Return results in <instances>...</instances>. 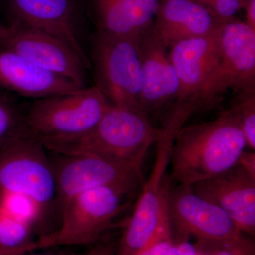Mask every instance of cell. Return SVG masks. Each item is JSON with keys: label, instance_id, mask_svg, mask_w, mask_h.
<instances>
[{"label": "cell", "instance_id": "obj_1", "mask_svg": "<svg viewBox=\"0 0 255 255\" xmlns=\"http://www.w3.org/2000/svg\"><path fill=\"white\" fill-rule=\"evenodd\" d=\"M247 143L236 110L221 112L213 120L182 126L170 152L171 181L192 186L219 175L238 163Z\"/></svg>", "mask_w": 255, "mask_h": 255}, {"label": "cell", "instance_id": "obj_2", "mask_svg": "<svg viewBox=\"0 0 255 255\" xmlns=\"http://www.w3.org/2000/svg\"><path fill=\"white\" fill-rule=\"evenodd\" d=\"M158 133L145 112L111 104L90 131L47 150L63 155L100 156L142 171L147 151Z\"/></svg>", "mask_w": 255, "mask_h": 255}, {"label": "cell", "instance_id": "obj_3", "mask_svg": "<svg viewBox=\"0 0 255 255\" xmlns=\"http://www.w3.org/2000/svg\"><path fill=\"white\" fill-rule=\"evenodd\" d=\"M111 103L96 85L73 93L35 100L23 112L26 137L45 148L90 131Z\"/></svg>", "mask_w": 255, "mask_h": 255}, {"label": "cell", "instance_id": "obj_4", "mask_svg": "<svg viewBox=\"0 0 255 255\" xmlns=\"http://www.w3.org/2000/svg\"><path fill=\"white\" fill-rule=\"evenodd\" d=\"M191 114V111L186 107H175L167 124L159 130L153 167L139 192L132 214L126 223L115 255H135L150 241L158 228L167 206L172 183L167 174L171 148L176 132Z\"/></svg>", "mask_w": 255, "mask_h": 255}, {"label": "cell", "instance_id": "obj_5", "mask_svg": "<svg viewBox=\"0 0 255 255\" xmlns=\"http://www.w3.org/2000/svg\"><path fill=\"white\" fill-rule=\"evenodd\" d=\"M127 191L111 187L95 188L74 196L64 208L54 232L37 238L31 251L61 246L95 243L113 228L134 199Z\"/></svg>", "mask_w": 255, "mask_h": 255}, {"label": "cell", "instance_id": "obj_6", "mask_svg": "<svg viewBox=\"0 0 255 255\" xmlns=\"http://www.w3.org/2000/svg\"><path fill=\"white\" fill-rule=\"evenodd\" d=\"M0 195L26 198L36 204L48 226H59L54 172L40 142L21 137L0 150Z\"/></svg>", "mask_w": 255, "mask_h": 255}, {"label": "cell", "instance_id": "obj_7", "mask_svg": "<svg viewBox=\"0 0 255 255\" xmlns=\"http://www.w3.org/2000/svg\"><path fill=\"white\" fill-rule=\"evenodd\" d=\"M255 90V31L234 19L221 26V53L209 78L187 105L194 112L218 105L230 90Z\"/></svg>", "mask_w": 255, "mask_h": 255}, {"label": "cell", "instance_id": "obj_8", "mask_svg": "<svg viewBox=\"0 0 255 255\" xmlns=\"http://www.w3.org/2000/svg\"><path fill=\"white\" fill-rule=\"evenodd\" d=\"M139 38L96 33L91 62L96 86L112 105L140 110L142 73Z\"/></svg>", "mask_w": 255, "mask_h": 255}, {"label": "cell", "instance_id": "obj_9", "mask_svg": "<svg viewBox=\"0 0 255 255\" xmlns=\"http://www.w3.org/2000/svg\"><path fill=\"white\" fill-rule=\"evenodd\" d=\"M50 152L51 154L48 155L56 182L59 221L66 204L83 191L111 187L127 191L135 197L143 185L142 171L128 164L88 154L63 155Z\"/></svg>", "mask_w": 255, "mask_h": 255}, {"label": "cell", "instance_id": "obj_10", "mask_svg": "<svg viewBox=\"0 0 255 255\" xmlns=\"http://www.w3.org/2000/svg\"><path fill=\"white\" fill-rule=\"evenodd\" d=\"M167 209L174 239L194 237L200 243H221L243 233L219 206L203 199L191 186L171 183Z\"/></svg>", "mask_w": 255, "mask_h": 255}, {"label": "cell", "instance_id": "obj_11", "mask_svg": "<svg viewBox=\"0 0 255 255\" xmlns=\"http://www.w3.org/2000/svg\"><path fill=\"white\" fill-rule=\"evenodd\" d=\"M0 50L14 52L50 73L86 86L90 67L58 37L15 22L8 28Z\"/></svg>", "mask_w": 255, "mask_h": 255}, {"label": "cell", "instance_id": "obj_12", "mask_svg": "<svg viewBox=\"0 0 255 255\" xmlns=\"http://www.w3.org/2000/svg\"><path fill=\"white\" fill-rule=\"evenodd\" d=\"M198 195L223 210L241 233H255V179L239 164L191 186Z\"/></svg>", "mask_w": 255, "mask_h": 255}, {"label": "cell", "instance_id": "obj_13", "mask_svg": "<svg viewBox=\"0 0 255 255\" xmlns=\"http://www.w3.org/2000/svg\"><path fill=\"white\" fill-rule=\"evenodd\" d=\"M221 26L208 36L183 40L168 48L179 81L176 105L189 102L217 65L221 53Z\"/></svg>", "mask_w": 255, "mask_h": 255}, {"label": "cell", "instance_id": "obj_14", "mask_svg": "<svg viewBox=\"0 0 255 255\" xmlns=\"http://www.w3.org/2000/svg\"><path fill=\"white\" fill-rule=\"evenodd\" d=\"M138 46L142 73L140 110L147 114L177 99L179 81L168 48L153 25L139 37Z\"/></svg>", "mask_w": 255, "mask_h": 255}, {"label": "cell", "instance_id": "obj_15", "mask_svg": "<svg viewBox=\"0 0 255 255\" xmlns=\"http://www.w3.org/2000/svg\"><path fill=\"white\" fill-rule=\"evenodd\" d=\"M16 23L68 43L90 66L72 0H10Z\"/></svg>", "mask_w": 255, "mask_h": 255}, {"label": "cell", "instance_id": "obj_16", "mask_svg": "<svg viewBox=\"0 0 255 255\" xmlns=\"http://www.w3.org/2000/svg\"><path fill=\"white\" fill-rule=\"evenodd\" d=\"M86 87L50 73L14 52L0 50V89L38 100Z\"/></svg>", "mask_w": 255, "mask_h": 255}, {"label": "cell", "instance_id": "obj_17", "mask_svg": "<svg viewBox=\"0 0 255 255\" xmlns=\"http://www.w3.org/2000/svg\"><path fill=\"white\" fill-rule=\"evenodd\" d=\"M221 24L195 0H162L153 26L169 48L183 40L208 36Z\"/></svg>", "mask_w": 255, "mask_h": 255}, {"label": "cell", "instance_id": "obj_18", "mask_svg": "<svg viewBox=\"0 0 255 255\" xmlns=\"http://www.w3.org/2000/svg\"><path fill=\"white\" fill-rule=\"evenodd\" d=\"M98 31L110 36L139 38L153 25L157 0H92Z\"/></svg>", "mask_w": 255, "mask_h": 255}, {"label": "cell", "instance_id": "obj_19", "mask_svg": "<svg viewBox=\"0 0 255 255\" xmlns=\"http://www.w3.org/2000/svg\"><path fill=\"white\" fill-rule=\"evenodd\" d=\"M36 231L28 223L0 209V255L28 253L36 240Z\"/></svg>", "mask_w": 255, "mask_h": 255}, {"label": "cell", "instance_id": "obj_20", "mask_svg": "<svg viewBox=\"0 0 255 255\" xmlns=\"http://www.w3.org/2000/svg\"><path fill=\"white\" fill-rule=\"evenodd\" d=\"M25 137L23 112L11 98L0 92V150Z\"/></svg>", "mask_w": 255, "mask_h": 255}, {"label": "cell", "instance_id": "obj_21", "mask_svg": "<svg viewBox=\"0 0 255 255\" xmlns=\"http://www.w3.org/2000/svg\"><path fill=\"white\" fill-rule=\"evenodd\" d=\"M251 237L243 233L239 237L224 243H198L195 245L196 255H255V243Z\"/></svg>", "mask_w": 255, "mask_h": 255}, {"label": "cell", "instance_id": "obj_22", "mask_svg": "<svg viewBox=\"0 0 255 255\" xmlns=\"http://www.w3.org/2000/svg\"><path fill=\"white\" fill-rule=\"evenodd\" d=\"M233 108L236 110L247 147L255 150V90L238 94Z\"/></svg>", "mask_w": 255, "mask_h": 255}, {"label": "cell", "instance_id": "obj_23", "mask_svg": "<svg viewBox=\"0 0 255 255\" xmlns=\"http://www.w3.org/2000/svg\"><path fill=\"white\" fill-rule=\"evenodd\" d=\"M173 244V235L167 206L155 234L135 255H170Z\"/></svg>", "mask_w": 255, "mask_h": 255}, {"label": "cell", "instance_id": "obj_24", "mask_svg": "<svg viewBox=\"0 0 255 255\" xmlns=\"http://www.w3.org/2000/svg\"><path fill=\"white\" fill-rule=\"evenodd\" d=\"M246 0H210L202 5L219 23L236 19L235 15L244 7Z\"/></svg>", "mask_w": 255, "mask_h": 255}, {"label": "cell", "instance_id": "obj_25", "mask_svg": "<svg viewBox=\"0 0 255 255\" xmlns=\"http://www.w3.org/2000/svg\"><path fill=\"white\" fill-rule=\"evenodd\" d=\"M238 164L255 179V152L254 150L243 151L238 161Z\"/></svg>", "mask_w": 255, "mask_h": 255}, {"label": "cell", "instance_id": "obj_26", "mask_svg": "<svg viewBox=\"0 0 255 255\" xmlns=\"http://www.w3.org/2000/svg\"><path fill=\"white\" fill-rule=\"evenodd\" d=\"M115 246L112 243H102L96 245L84 255H115Z\"/></svg>", "mask_w": 255, "mask_h": 255}, {"label": "cell", "instance_id": "obj_27", "mask_svg": "<svg viewBox=\"0 0 255 255\" xmlns=\"http://www.w3.org/2000/svg\"><path fill=\"white\" fill-rule=\"evenodd\" d=\"M246 23L251 29L255 31V0H246Z\"/></svg>", "mask_w": 255, "mask_h": 255}, {"label": "cell", "instance_id": "obj_28", "mask_svg": "<svg viewBox=\"0 0 255 255\" xmlns=\"http://www.w3.org/2000/svg\"><path fill=\"white\" fill-rule=\"evenodd\" d=\"M16 255H75L70 254V253H62V252H45V253H33L28 252V253H21Z\"/></svg>", "mask_w": 255, "mask_h": 255}, {"label": "cell", "instance_id": "obj_29", "mask_svg": "<svg viewBox=\"0 0 255 255\" xmlns=\"http://www.w3.org/2000/svg\"><path fill=\"white\" fill-rule=\"evenodd\" d=\"M8 28L5 27L0 22V47L2 44L3 41H4L5 36H6V33H7Z\"/></svg>", "mask_w": 255, "mask_h": 255}, {"label": "cell", "instance_id": "obj_30", "mask_svg": "<svg viewBox=\"0 0 255 255\" xmlns=\"http://www.w3.org/2000/svg\"><path fill=\"white\" fill-rule=\"evenodd\" d=\"M195 1L199 2V4L201 5H204V4H206V2H208V1H210V0H195Z\"/></svg>", "mask_w": 255, "mask_h": 255}, {"label": "cell", "instance_id": "obj_31", "mask_svg": "<svg viewBox=\"0 0 255 255\" xmlns=\"http://www.w3.org/2000/svg\"><path fill=\"white\" fill-rule=\"evenodd\" d=\"M157 1H162V0H157Z\"/></svg>", "mask_w": 255, "mask_h": 255}]
</instances>
